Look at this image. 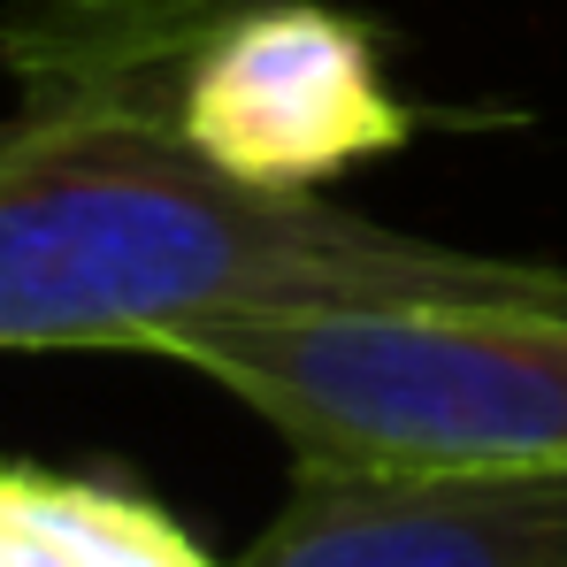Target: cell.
<instances>
[{
  "label": "cell",
  "instance_id": "cell-3",
  "mask_svg": "<svg viewBox=\"0 0 567 567\" xmlns=\"http://www.w3.org/2000/svg\"><path fill=\"white\" fill-rule=\"evenodd\" d=\"M169 107L207 162L284 192H315L330 169L406 138L369 39L307 0L192 16Z\"/></svg>",
  "mask_w": 567,
  "mask_h": 567
},
{
  "label": "cell",
  "instance_id": "cell-4",
  "mask_svg": "<svg viewBox=\"0 0 567 567\" xmlns=\"http://www.w3.org/2000/svg\"><path fill=\"white\" fill-rule=\"evenodd\" d=\"M238 567H567V468H299Z\"/></svg>",
  "mask_w": 567,
  "mask_h": 567
},
{
  "label": "cell",
  "instance_id": "cell-1",
  "mask_svg": "<svg viewBox=\"0 0 567 567\" xmlns=\"http://www.w3.org/2000/svg\"><path fill=\"white\" fill-rule=\"evenodd\" d=\"M177 8H31L0 123V353H162L215 322L353 307H567V269L230 177L154 93Z\"/></svg>",
  "mask_w": 567,
  "mask_h": 567
},
{
  "label": "cell",
  "instance_id": "cell-2",
  "mask_svg": "<svg viewBox=\"0 0 567 567\" xmlns=\"http://www.w3.org/2000/svg\"><path fill=\"white\" fill-rule=\"evenodd\" d=\"M299 468H567V307H353L215 322L169 346Z\"/></svg>",
  "mask_w": 567,
  "mask_h": 567
}]
</instances>
